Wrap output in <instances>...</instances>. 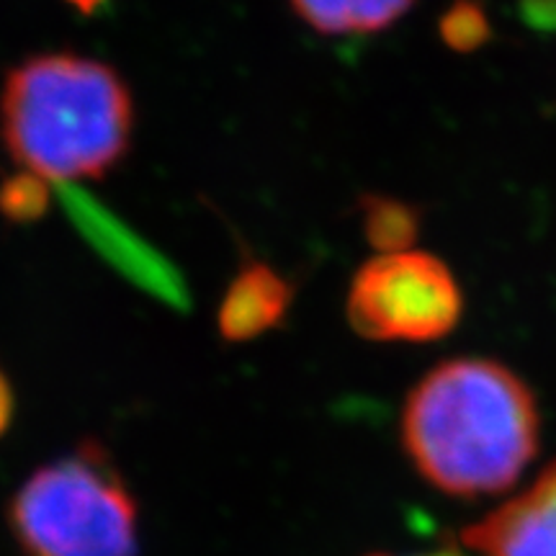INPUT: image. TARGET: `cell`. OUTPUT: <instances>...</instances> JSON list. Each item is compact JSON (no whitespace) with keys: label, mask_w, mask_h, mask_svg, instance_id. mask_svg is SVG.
<instances>
[{"label":"cell","mask_w":556,"mask_h":556,"mask_svg":"<svg viewBox=\"0 0 556 556\" xmlns=\"http://www.w3.org/2000/svg\"><path fill=\"white\" fill-rule=\"evenodd\" d=\"M402 446L417 475L451 497L500 495L539 451L531 387L492 358H451L417 381L402 409Z\"/></svg>","instance_id":"cell-1"},{"label":"cell","mask_w":556,"mask_h":556,"mask_svg":"<svg viewBox=\"0 0 556 556\" xmlns=\"http://www.w3.org/2000/svg\"><path fill=\"white\" fill-rule=\"evenodd\" d=\"M9 155L41 180H101L135 137V99L106 62L45 52L9 73L0 93Z\"/></svg>","instance_id":"cell-2"},{"label":"cell","mask_w":556,"mask_h":556,"mask_svg":"<svg viewBox=\"0 0 556 556\" xmlns=\"http://www.w3.org/2000/svg\"><path fill=\"white\" fill-rule=\"evenodd\" d=\"M9 526L24 556H137L139 507L109 451L80 441L18 486Z\"/></svg>","instance_id":"cell-3"},{"label":"cell","mask_w":556,"mask_h":556,"mask_svg":"<svg viewBox=\"0 0 556 556\" xmlns=\"http://www.w3.org/2000/svg\"><path fill=\"white\" fill-rule=\"evenodd\" d=\"M348 323L377 343H433L464 315V294L441 258L400 250L366 261L348 291Z\"/></svg>","instance_id":"cell-4"},{"label":"cell","mask_w":556,"mask_h":556,"mask_svg":"<svg viewBox=\"0 0 556 556\" xmlns=\"http://www.w3.org/2000/svg\"><path fill=\"white\" fill-rule=\"evenodd\" d=\"M458 541L479 556H556V462Z\"/></svg>","instance_id":"cell-5"},{"label":"cell","mask_w":556,"mask_h":556,"mask_svg":"<svg viewBox=\"0 0 556 556\" xmlns=\"http://www.w3.org/2000/svg\"><path fill=\"white\" fill-rule=\"evenodd\" d=\"M294 289L287 276L268 263L250 261L235 274L217 309L219 338L227 343H250L278 328L289 315Z\"/></svg>","instance_id":"cell-6"},{"label":"cell","mask_w":556,"mask_h":556,"mask_svg":"<svg viewBox=\"0 0 556 556\" xmlns=\"http://www.w3.org/2000/svg\"><path fill=\"white\" fill-rule=\"evenodd\" d=\"M415 0H291L304 24L328 37H356L392 26Z\"/></svg>","instance_id":"cell-7"},{"label":"cell","mask_w":556,"mask_h":556,"mask_svg":"<svg viewBox=\"0 0 556 556\" xmlns=\"http://www.w3.org/2000/svg\"><path fill=\"white\" fill-rule=\"evenodd\" d=\"M361 227L366 240L381 253L409 250L420 235V212L389 197L361 199Z\"/></svg>","instance_id":"cell-8"},{"label":"cell","mask_w":556,"mask_h":556,"mask_svg":"<svg viewBox=\"0 0 556 556\" xmlns=\"http://www.w3.org/2000/svg\"><path fill=\"white\" fill-rule=\"evenodd\" d=\"M441 37L451 50L471 52L490 39V18L477 0H456L441 16Z\"/></svg>","instance_id":"cell-9"},{"label":"cell","mask_w":556,"mask_h":556,"mask_svg":"<svg viewBox=\"0 0 556 556\" xmlns=\"http://www.w3.org/2000/svg\"><path fill=\"white\" fill-rule=\"evenodd\" d=\"M45 180L31 176V173H26L24 178H16L11 180V184L3 186V191H0V206H3V212L9 214L13 219H34L41 214V206H45Z\"/></svg>","instance_id":"cell-10"},{"label":"cell","mask_w":556,"mask_h":556,"mask_svg":"<svg viewBox=\"0 0 556 556\" xmlns=\"http://www.w3.org/2000/svg\"><path fill=\"white\" fill-rule=\"evenodd\" d=\"M13 415H16V394H13L9 374L0 368V438L9 433Z\"/></svg>","instance_id":"cell-11"},{"label":"cell","mask_w":556,"mask_h":556,"mask_svg":"<svg viewBox=\"0 0 556 556\" xmlns=\"http://www.w3.org/2000/svg\"><path fill=\"white\" fill-rule=\"evenodd\" d=\"M67 3H73L75 9L83 11V13H90V11L96 9V5H101L103 0H67Z\"/></svg>","instance_id":"cell-12"},{"label":"cell","mask_w":556,"mask_h":556,"mask_svg":"<svg viewBox=\"0 0 556 556\" xmlns=\"http://www.w3.org/2000/svg\"><path fill=\"white\" fill-rule=\"evenodd\" d=\"M371 556H464L458 552H417V554H371Z\"/></svg>","instance_id":"cell-13"}]
</instances>
